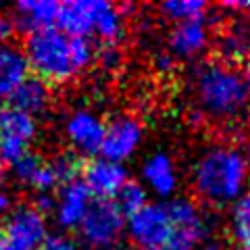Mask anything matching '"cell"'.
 <instances>
[{
    "instance_id": "6da1fadb",
    "label": "cell",
    "mask_w": 250,
    "mask_h": 250,
    "mask_svg": "<svg viewBox=\"0 0 250 250\" xmlns=\"http://www.w3.org/2000/svg\"><path fill=\"white\" fill-rule=\"evenodd\" d=\"M23 54L36 77L48 85L71 82L96 61V48L90 38H71L59 27L27 34Z\"/></svg>"
},
{
    "instance_id": "7a4b0ae2",
    "label": "cell",
    "mask_w": 250,
    "mask_h": 250,
    "mask_svg": "<svg viewBox=\"0 0 250 250\" xmlns=\"http://www.w3.org/2000/svg\"><path fill=\"white\" fill-rule=\"evenodd\" d=\"M192 98L208 121L231 125L248 113L250 92L236 67L223 61H208L192 75Z\"/></svg>"
},
{
    "instance_id": "3957f363",
    "label": "cell",
    "mask_w": 250,
    "mask_h": 250,
    "mask_svg": "<svg viewBox=\"0 0 250 250\" xmlns=\"http://www.w3.org/2000/svg\"><path fill=\"white\" fill-rule=\"evenodd\" d=\"M248 163L233 144H210L192 165V188L196 196L210 207L233 205L246 192Z\"/></svg>"
},
{
    "instance_id": "277c9868",
    "label": "cell",
    "mask_w": 250,
    "mask_h": 250,
    "mask_svg": "<svg viewBox=\"0 0 250 250\" xmlns=\"http://www.w3.org/2000/svg\"><path fill=\"white\" fill-rule=\"evenodd\" d=\"M125 228V217L115 200H92L80 223V236L85 246L94 250H108L117 246Z\"/></svg>"
},
{
    "instance_id": "5b68a950",
    "label": "cell",
    "mask_w": 250,
    "mask_h": 250,
    "mask_svg": "<svg viewBox=\"0 0 250 250\" xmlns=\"http://www.w3.org/2000/svg\"><path fill=\"white\" fill-rule=\"evenodd\" d=\"M125 225L136 250H161L175 231L167 202H150L129 215Z\"/></svg>"
},
{
    "instance_id": "8992f818",
    "label": "cell",
    "mask_w": 250,
    "mask_h": 250,
    "mask_svg": "<svg viewBox=\"0 0 250 250\" xmlns=\"http://www.w3.org/2000/svg\"><path fill=\"white\" fill-rule=\"evenodd\" d=\"M2 250H40L48 238L46 217L34 205H15L4 217Z\"/></svg>"
},
{
    "instance_id": "52a82bcc",
    "label": "cell",
    "mask_w": 250,
    "mask_h": 250,
    "mask_svg": "<svg viewBox=\"0 0 250 250\" xmlns=\"http://www.w3.org/2000/svg\"><path fill=\"white\" fill-rule=\"evenodd\" d=\"M104 129L106 123L103 121V117H98L90 108H75V111L69 113L65 121V136L69 144L80 154L85 156L100 152L104 140Z\"/></svg>"
},
{
    "instance_id": "ba28073f",
    "label": "cell",
    "mask_w": 250,
    "mask_h": 250,
    "mask_svg": "<svg viewBox=\"0 0 250 250\" xmlns=\"http://www.w3.org/2000/svg\"><path fill=\"white\" fill-rule=\"evenodd\" d=\"M140 142H142V125L138 119L127 115L115 117V119L106 125L104 140H103V159L123 163L129 156H134L138 150Z\"/></svg>"
},
{
    "instance_id": "9c48e42d",
    "label": "cell",
    "mask_w": 250,
    "mask_h": 250,
    "mask_svg": "<svg viewBox=\"0 0 250 250\" xmlns=\"http://www.w3.org/2000/svg\"><path fill=\"white\" fill-rule=\"evenodd\" d=\"M129 182L127 169L123 163L106 161V159H94L83 169V184L100 200H113L119 190Z\"/></svg>"
},
{
    "instance_id": "30bf717a",
    "label": "cell",
    "mask_w": 250,
    "mask_h": 250,
    "mask_svg": "<svg viewBox=\"0 0 250 250\" xmlns=\"http://www.w3.org/2000/svg\"><path fill=\"white\" fill-rule=\"evenodd\" d=\"M210 25L207 17L175 23L169 34V54L173 59H192L207 50Z\"/></svg>"
},
{
    "instance_id": "8fae6325",
    "label": "cell",
    "mask_w": 250,
    "mask_h": 250,
    "mask_svg": "<svg viewBox=\"0 0 250 250\" xmlns=\"http://www.w3.org/2000/svg\"><path fill=\"white\" fill-rule=\"evenodd\" d=\"M90 190L85 188L83 179H71L69 184H65L59 192V198L54 200V217L57 223L62 229H73L80 228L82 219L85 215V210L90 207Z\"/></svg>"
},
{
    "instance_id": "7c38bea8",
    "label": "cell",
    "mask_w": 250,
    "mask_h": 250,
    "mask_svg": "<svg viewBox=\"0 0 250 250\" xmlns=\"http://www.w3.org/2000/svg\"><path fill=\"white\" fill-rule=\"evenodd\" d=\"M59 6L61 2H54V0H21L13 6L11 21L15 29L27 31V34L50 29L57 25Z\"/></svg>"
},
{
    "instance_id": "4fadbf2b",
    "label": "cell",
    "mask_w": 250,
    "mask_h": 250,
    "mask_svg": "<svg viewBox=\"0 0 250 250\" xmlns=\"http://www.w3.org/2000/svg\"><path fill=\"white\" fill-rule=\"evenodd\" d=\"M98 0H69L59 6L57 25L71 38H90Z\"/></svg>"
},
{
    "instance_id": "5bb4252c",
    "label": "cell",
    "mask_w": 250,
    "mask_h": 250,
    "mask_svg": "<svg viewBox=\"0 0 250 250\" xmlns=\"http://www.w3.org/2000/svg\"><path fill=\"white\" fill-rule=\"evenodd\" d=\"M142 177L148 184V188L163 198L171 196L177 188L175 163L165 152H154L152 156H148L142 167Z\"/></svg>"
},
{
    "instance_id": "9a60e30c",
    "label": "cell",
    "mask_w": 250,
    "mask_h": 250,
    "mask_svg": "<svg viewBox=\"0 0 250 250\" xmlns=\"http://www.w3.org/2000/svg\"><path fill=\"white\" fill-rule=\"evenodd\" d=\"M27 59L17 46H0V98H11L13 92L27 80Z\"/></svg>"
},
{
    "instance_id": "2e32d148",
    "label": "cell",
    "mask_w": 250,
    "mask_h": 250,
    "mask_svg": "<svg viewBox=\"0 0 250 250\" xmlns=\"http://www.w3.org/2000/svg\"><path fill=\"white\" fill-rule=\"evenodd\" d=\"M36 134H38L36 117L27 115L25 111H21V108L13 104L0 106V140L29 146Z\"/></svg>"
},
{
    "instance_id": "e0dca14e",
    "label": "cell",
    "mask_w": 250,
    "mask_h": 250,
    "mask_svg": "<svg viewBox=\"0 0 250 250\" xmlns=\"http://www.w3.org/2000/svg\"><path fill=\"white\" fill-rule=\"evenodd\" d=\"M50 100H52L50 85L44 80H40V77L27 75V80L13 92V96L9 98V104L21 108V111H25L31 117H36L50 106Z\"/></svg>"
},
{
    "instance_id": "ac0fdd59",
    "label": "cell",
    "mask_w": 250,
    "mask_h": 250,
    "mask_svg": "<svg viewBox=\"0 0 250 250\" xmlns=\"http://www.w3.org/2000/svg\"><path fill=\"white\" fill-rule=\"evenodd\" d=\"M125 31V15L117 4L98 0L96 2V17H94V34L106 46H117Z\"/></svg>"
},
{
    "instance_id": "d6986e66",
    "label": "cell",
    "mask_w": 250,
    "mask_h": 250,
    "mask_svg": "<svg viewBox=\"0 0 250 250\" xmlns=\"http://www.w3.org/2000/svg\"><path fill=\"white\" fill-rule=\"evenodd\" d=\"M248 52H250V31H248V27L233 25L219 38V54H221L223 62H228V65L231 61H238V59L246 61Z\"/></svg>"
},
{
    "instance_id": "ffe728a7",
    "label": "cell",
    "mask_w": 250,
    "mask_h": 250,
    "mask_svg": "<svg viewBox=\"0 0 250 250\" xmlns=\"http://www.w3.org/2000/svg\"><path fill=\"white\" fill-rule=\"evenodd\" d=\"M229 229L231 236L240 242L242 248H250V190L231 205L229 210Z\"/></svg>"
},
{
    "instance_id": "44dd1931",
    "label": "cell",
    "mask_w": 250,
    "mask_h": 250,
    "mask_svg": "<svg viewBox=\"0 0 250 250\" xmlns=\"http://www.w3.org/2000/svg\"><path fill=\"white\" fill-rule=\"evenodd\" d=\"M159 9L167 19L175 23L207 17V4L202 0H169V2H163Z\"/></svg>"
},
{
    "instance_id": "7402d4cb",
    "label": "cell",
    "mask_w": 250,
    "mask_h": 250,
    "mask_svg": "<svg viewBox=\"0 0 250 250\" xmlns=\"http://www.w3.org/2000/svg\"><path fill=\"white\" fill-rule=\"evenodd\" d=\"M208 236V221L190 225V228H175L173 236L161 250H194Z\"/></svg>"
},
{
    "instance_id": "603a6c76",
    "label": "cell",
    "mask_w": 250,
    "mask_h": 250,
    "mask_svg": "<svg viewBox=\"0 0 250 250\" xmlns=\"http://www.w3.org/2000/svg\"><path fill=\"white\" fill-rule=\"evenodd\" d=\"M115 205L119 207V210L123 215H134L140 208H144L148 205V194L146 188L138 182H127L119 194L115 196Z\"/></svg>"
},
{
    "instance_id": "cb8c5ba5",
    "label": "cell",
    "mask_w": 250,
    "mask_h": 250,
    "mask_svg": "<svg viewBox=\"0 0 250 250\" xmlns=\"http://www.w3.org/2000/svg\"><path fill=\"white\" fill-rule=\"evenodd\" d=\"M42 161H44V156L27 150L19 161H15L11 165L15 179H17L19 184L31 188V186H34V179L38 175V171H40V167H42Z\"/></svg>"
},
{
    "instance_id": "d4e9b609",
    "label": "cell",
    "mask_w": 250,
    "mask_h": 250,
    "mask_svg": "<svg viewBox=\"0 0 250 250\" xmlns=\"http://www.w3.org/2000/svg\"><path fill=\"white\" fill-rule=\"evenodd\" d=\"M40 250H80V248H77V244L71 238L62 236V233H52V236L44 240Z\"/></svg>"
},
{
    "instance_id": "484cf974",
    "label": "cell",
    "mask_w": 250,
    "mask_h": 250,
    "mask_svg": "<svg viewBox=\"0 0 250 250\" xmlns=\"http://www.w3.org/2000/svg\"><path fill=\"white\" fill-rule=\"evenodd\" d=\"M96 59L103 62V67H115L119 62V52H117V46H104V50L96 52Z\"/></svg>"
},
{
    "instance_id": "4316f807",
    "label": "cell",
    "mask_w": 250,
    "mask_h": 250,
    "mask_svg": "<svg viewBox=\"0 0 250 250\" xmlns=\"http://www.w3.org/2000/svg\"><path fill=\"white\" fill-rule=\"evenodd\" d=\"M13 34H15V25H13L11 17H6V15H0V46L9 44Z\"/></svg>"
},
{
    "instance_id": "83f0119b",
    "label": "cell",
    "mask_w": 250,
    "mask_h": 250,
    "mask_svg": "<svg viewBox=\"0 0 250 250\" xmlns=\"http://www.w3.org/2000/svg\"><path fill=\"white\" fill-rule=\"evenodd\" d=\"M15 208V200L9 192L0 190V217H6Z\"/></svg>"
},
{
    "instance_id": "f1b7e54d",
    "label": "cell",
    "mask_w": 250,
    "mask_h": 250,
    "mask_svg": "<svg viewBox=\"0 0 250 250\" xmlns=\"http://www.w3.org/2000/svg\"><path fill=\"white\" fill-rule=\"evenodd\" d=\"M173 62H175V59L171 57L169 52H161L159 57H156V67H159L161 71H171V69H173Z\"/></svg>"
},
{
    "instance_id": "f546056e",
    "label": "cell",
    "mask_w": 250,
    "mask_h": 250,
    "mask_svg": "<svg viewBox=\"0 0 250 250\" xmlns=\"http://www.w3.org/2000/svg\"><path fill=\"white\" fill-rule=\"evenodd\" d=\"M221 9L225 11H250V0H229V2H223Z\"/></svg>"
},
{
    "instance_id": "4dcf8cb0",
    "label": "cell",
    "mask_w": 250,
    "mask_h": 250,
    "mask_svg": "<svg viewBox=\"0 0 250 250\" xmlns=\"http://www.w3.org/2000/svg\"><path fill=\"white\" fill-rule=\"evenodd\" d=\"M242 154H244V159L248 163V169H250V123H248L246 134H244V150H242Z\"/></svg>"
},
{
    "instance_id": "1f68e13d",
    "label": "cell",
    "mask_w": 250,
    "mask_h": 250,
    "mask_svg": "<svg viewBox=\"0 0 250 250\" xmlns=\"http://www.w3.org/2000/svg\"><path fill=\"white\" fill-rule=\"evenodd\" d=\"M242 77H244L246 88H248V92H250V57L244 61V71H242Z\"/></svg>"
},
{
    "instance_id": "d6a6232c",
    "label": "cell",
    "mask_w": 250,
    "mask_h": 250,
    "mask_svg": "<svg viewBox=\"0 0 250 250\" xmlns=\"http://www.w3.org/2000/svg\"><path fill=\"white\" fill-rule=\"evenodd\" d=\"M4 182H6V167L2 165V163H0V190H2Z\"/></svg>"
},
{
    "instance_id": "836d02e7",
    "label": "cell",
    "mask_w": 250,
    "mask_h": 250,
    "mask_svg": "<svg viewBox=\"0 0 250 250\" xmlns=\"http://www.w3.org/2000/svg\"><path fill=\"white\" fill-rule=\"evenodd\" d=\"M200 250H221V248H219V244H215V242H208V244H205Z\"/></svg>"
},
{
    "instance_id": "e575fe53",
    "label": "cell",
    "mask_w": 250,
    "mask_h": 250,
    "mask_svg": "<svg viewBox=\"0 0 250 250\" xmlns=\"http://www.w3.org/2000/svg\"><path fill=\"white\" fill-rule=\"evenodd\" d=\"M228 250H250V248H242L240 246V248H228Z\"/></svg>"
},
{
    "instance_id": "d590c367",
    "label": "cell",
    "mask_w": 250,
    "mask_h": 250,
    "mask_svg": "<svg viewBox=\"0 0 250 250\" xmlns=\"http://www.w3.org/2000/svg\"><path fill=\"white\" fill-rule=\"evenodd\" d=\"M0 250H2V231H0Z\"/></svg>"
},
{
    "instance_id": "8d00e7d4",
    "label": "cell",
    "mask_w": 250,
    "mask_h": 250,
    "mask_svg": "<svg viewBox=\"0 0 250 250\" xmlns=\"http://www.w3.org/2000/svg\"><path fill=\"white\" fill-rule=\"evenodd\" d=\"M248 31H250V25H248Z\"/></svg>"
}]
</instances>
